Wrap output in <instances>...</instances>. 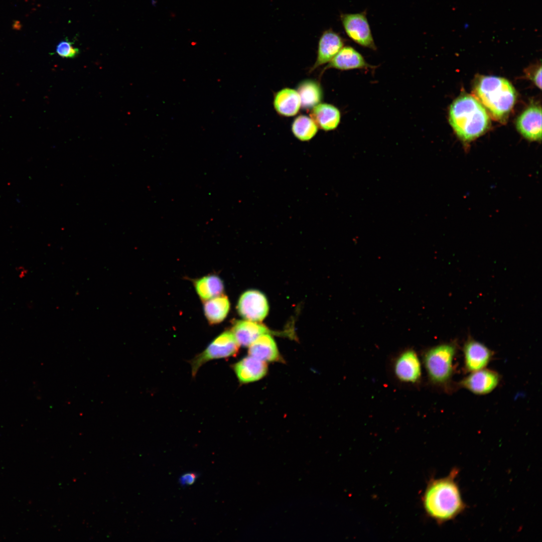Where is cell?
<instances>
[{"instance_id":"cell-19","label":"cell","mask_w":542,"mask_h":542,"mask_svg":"<svg viewBox=\"0 0 542 542\" xmlns=\"http://www.w3.org/2000/svg\"><path fill=\"white\" fill-rule=\"evenodd\" d=\"M301 107L310 109L320 103L323 99V92L320 83L317 80L307 79L301 81L297 86Z\"/></svg>"},{"instance_id":"cell-14","label":"cell","mask_w":542,"mask_h":542,"mask_svg":"<svg viewBox=\"0 0 542 542\" xmlns=\"http://www.w3.org/2000/svg\"><path fill=\"white\" fill-rule=\"evenodd\" d=\"M233 368L238 380L242 383L258 380L264 377L267 371L265 362L250 355L236 363Z\"/></svg>"},{"instance_id":"cell-8","label":"cell","mask_w":542,"mask_h":542,"mask_svg":"<svg viewBox=\"0 0 542 542\" xmlns=\"http://www.w3.org/2000/svg\"><path fill=\"white\" fill-rule=\"evenodd\" d=\"M499 381L500 376L497 372L483 368L471 372L460 382L459 385L473 393L483 395L493 391Z\"/></svg>"},{"instance_id":"cell-17","label":"cell","mask_w":542,"mask_h":542,"mask_svg":"<svg viewBox=\"0 0 542 542\" xmlns=\"http://www.w3.org/2000/svg\"><path fill=\"white\" fill-rule=\"evenodd\" d=\"M273 105L279 114L286 117L296 115L301 107L298 92L290 88H284L278 91L274 96Z\"/></svg>"},{"instance_id":"cell-4","label":"cell","mask_w":542,"mask_h":542,"mask_svg":"<svg viewBox=\"0 0 542 542\" xmlns=\"http://www.w3.org/2000/svg\"><path fill=\"white\" fill-rule=\"evenodd\" d=\"M456 353V347L452 343L437 345L426 353L425 365L432 381L443 384L450 380L453 374Z\"/></svg>"},{"instance_id":"cell-10","label":"cell","mask_w":542,"mask_h":542,"mask_svg":"<svg viewBox=\"0 0 542 542\" xmlns=\"http://www.w3.org/2000/svg\"><path fill=\"white\" fill-rule=\"evenodd\" d=\"M463 353L465 368L470 372L484 368L493 354L485 345L471 338L465 343Z\"/></svg>"},{"instance_id":"cell-12","label":"cell","mask_w":542,"mask_h":542,"mask_svg":"<svg viewBox=\"0 0 542 542\" xmlns=\"http://www.w3.org/2000/svg\"><path fill=\"white\" fill-rule=\"evenodd\" d=\"M394 371L397 378L405 382L414 383L421 376L422 368L420 359L413 350H407L396 359Z\"/></svg>"},{"instance_id":"cell-21","label":"cell","mask_w":542,"mask_h":542,"mask_svg":"<svg viewBox=\"0 0 542 542\" xmlns=\"http://www.w3.org/2000/svg\"><path fill=\"white\" fill-rule=\"evenodd\" d=\"M194 286L198 295L203 301L223 294L224 288L222 280L214 275L197 280L194 282Z\"/></svg>"},{"instance_id":"cell-24","label":"cell","mask_w":542,"mask_h":542,"mask_svg":"<svg viewBox=\"0 0 542 542\" xmlns=\"http://www.w3.org/2000/svg\"><path fill=\"white\" fill-rule=\"evenodd\" d=\"M197 477L198 475L196 473H186L180 477L179 483L182 486L191 485L195 482Z\"/></svg>"},{"instance_id":"cell-6","label":"cell","mask_w":542,"mask_h":542,"mask_svg":"<svg viewBox=\"0 0 542 542\" xmlns=\"http://www.w3.org/2000/svg\"><path fill=\"white\" fill-rule=\"evenodd\" d=\"M341 21L348 37L361 46L376 50L365 12L342 14Z\"/></svg>"},{"instance_id":"cell-20","label":"cell","mask_w":542,"mask_h":542,"mask_svg":"<svg viewBox=\"0 0 542 542\" xmlns=\"http://www.w3.org/2000/svg\"><path fill=\"white\" fill-rule=\"evenodd\" d=\"M204 302V314L210 324H218L226 317L230 309L226 296L222 294Z\"/></svg>"},{"instance_id":"cell-3","label":"cell","mask_w":542,"mask_h":542,"mask_svg":"<svg viewBox=\"0 0 542 542\" xmlns=\"http://www.w3.org/2000/svg\"><path fill=\"white\" fill-rule=\"evenodd\" d=\"M473 91L476 98L496 120L504 122L512 109L516 93L512 85L505 78L480 76L475 80Z\"/></svg>"},{"instance_id":"cell-23","label":"cell","mask_w":542,"mask_h":542,"mask_svg":"<svg viewBox=\"0 0 542 542\" xmlns=\"http://www.w3.org/2000/svg\"><path fill=\"white\" fill-rule=\"evenodd\" d=\"M73 43L68 40L60 42L56 47V52L59 56L65 58H73L80 53L78 48L74 47Z\"/></svg>"},{"instance_id":"cell-1","label":"cell","mask_w":542,"mask_h":542,"mask_svg":"<svg viewBox=\"0 0 542 542\" xmlns=\"http://www.w3.org/2000/svg\"><path fill=\"white\" fill-rule=\"evenodd\" d=\"M458 472L454 468L447 477L433 479L426 489L423 499L425 510L438 523L454 519L466 508L456 480Z\"/></svg>"},{"instance_id":"cell-25","label":"cell","mask_w":542,"mask_h":542,"mask_svg":"<svg viewBox=\"0 0 542 542\" xmlns=\"http://www.w3.org/2000/svg\"><path fill=\"white\" fill-rule=\"evenodd\" d=\"M530 79L539 88H541V67L540 65L531 74H529Z\"/></svg>"},{"instance_id":"cell-22","label":"cell","mask_w":542,"mask_h":542,"mask_svg":"<svg viewBox=\"0 0 542 542\" xmlns=\"http://www.w3.org/2000/svg\"><path fill=\"white\" fill-rule=\"evenodd\" d=\"M291 129L294 136L298 140L308 141L316 134L318 127L310 117L300 115L294 119Z\"/></svg>"},{"instance_id":"cell-15","label":"cell","mask_w":542,"mask_h":542,"mask_svg":"<svg viewBox=\"0 0 542 542\" xmlns=\"http://www.w3.org/2000/svg\"><path fill=\"white\" fill-rule=\"evenodd\" d=\"M310 117L318 127L325 131H331L339 125L341 114L340 110L334 105L320 103L311 109Z\"/></svg>"},{"instance_id":"cell-5","label":"cell","mask_w":542,"mask_h":542,"mask_svg":"<svg viewBox=\"0 0 542 542\" xmlns=\"http://www.w3.org/2000/svg\"><path fill=\"white\" fill-rule=\"evenodd\" d=\"M239 347V345L231 331L222 333L202 352L190 361L192 375L195 376L199 368L208 361L235 356L238 352Z\"/></svg>"},{"instance_id":"cell-11","label":"cell","mask_w":542,"mask_h":542,"mask_svg":"<svg viewBox=\"0 0 542 542\" xmlns=\"http://www.w3.org/2000/svg\"><path fill=\"white\" fill-rule=\"evenodd\" d=\"M344 44L343 39L338 33L331 29L325 31L320 38L317 58L310 72L329 63L344 47Z\"/></svg>"},{"instance_id":"cell-2","label":"cell","mask_w":542,"mask_h":542,"mask_svg":"<svg viewBox=\"0 0 542 542\" xmlns=\"http://www.w3.org/2000/svg\"><path fill=\"white\" fill-rule=\"evenodd\" d=\"M449 122L458 138L468 144L483 134L490 125L489 115L474 97L463 94L450 106Z\"/></svg>"},{"instance_id":"cell-9","label":"cell","mask_w":542,"mask_h":542,"mask_svg":"<svg viewBox=\"0 0 542 542\" xmlns=\"http://www.w3.org/2000/svg\"><path fill=\"white\" fill-rule=\"evenodd\" d=\"M516 126L518 131L526 139L532 141L541 140V109L533 105L526 108L517 118Z\"/></svg>"},{"instance_id":"cell-18","label":"cell","mask_w":542,"mask_h":542,"mask_svg":"<svg viewBox=\"0 0 542 542\" xmlns=\"http://www.w3.org/2000/svg\"><path fill=\"white\" fill-rule=\"evenodd\" d=\"M248 347L249 355L262 361H277L281 359L277 344L268 333L258 337Z\"/></svg>"},{"instance_id":"cell-13","label":"cell","mask_w":542,"mask_h":542,"mask_svg":"<svg viewBox=\"0 0 542 542\" xmlns=\"http://www.w3.org/2000/svg\"><path fill=\"white\" fill-rule=\"evenodd\" d=\"M363 56L351 46H344L328 63L324 70L328 68L345 71L354 69L372 68Z\"/></svg>"},{"instance_id":"cell-7","label":"cell","mask_w":542,"mask_h":542,"mask_svg":"<svg viewBox=\"0 0 542 542\" xmlns=\"http://www.w3.org/2000/svg\"><path fill=\"white\" fill-rule=\"evenodd\" d=\"M238 313L244 319L254 322L262 321L267 316L269 306L265 296L256 290H248L240 296L237 306Z\"/></svg>"},{"instance_id":"cell-16","label":"cell","mask_w":542,"mask_h":542,"mask_svg":"<svg viewBox=\"0 0 542 542\" xmlns=\"http://www.w3.org/2000/svg\"><path fill=\"white\" fill-rule=\"evenodd\" d=\"M231 331L239 346L247 347L260 336L268 333L269 330L258 322L241 320L234 323Z\"/></svg>"}]
</instances>
